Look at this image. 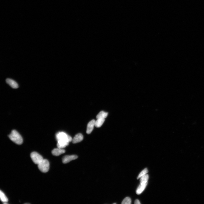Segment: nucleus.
Wrapping results in <instances>:
<instances>
[{"mask_svg": "<svg viewBox=\"0 0 204 204\" xmlns=\"http://www.w3.org/2000/svg\"><path fill=\"white\" fill-rule=\"evenodd\" d=\"M140 178V184L136 190V193L138 195L142 193L145 189L148 184L149 176L148 174H146Z\"/></svg>", "mask_w": 204, "mask_h": 204, "instance_id": "obj_1", "label": "nucleus"}, {"mask_svg": "<svg viewBox=\"0 0 204 204\" xmlns=\"http://www.w3.org/2000/svg\"><path fill=\"white\" fill-rule=\"evenodd\" d=\"M10 139L18 145H21L23 143V139L21 136L17 131L13 130L9 135Z\"/></svg>", "mask_w": 204, "mask_h": 204, "instance_id": "obj_2", "label": "nucleus"}, {"mask_svg": "<svg viewBox=\"0 0 204 204\" xmlns=\"http://www.w3.org/2000/svg\"><path fill=\"white\" fill-rule=\"evenodd\" d=\"M38 165L39 170L43 173H46L49 170V163L47 159H43Z\"/></svg>", "mask_w": 204, "mask_h": 204, "instance_id": "obj_3", "label": "nucleus"}, {"mask_svg": "<svg viewBox=\"0 0 204 204\" xmlns=\"http://www.w3.org/2000/svg\"><path fill=\"white\" fill-rule=\"evenodd\" d=\"M57 141L60 140H64L68 141L69 142L72 140L71 137L63 132H59L56 135Z\"/></svg>", "mask_w": 204, "mask_h": 204, "instance_id": "obj_4", "label": "nucleus"}, {"mask_svg": "<svg viewBox=\"0 0 204 204\" xmlns=\"http://www.w3.org/2000/svg\"><path fill=\"white\" fill-rule=\"evenodd\" d=\"M31 157L34 163L37 164L40 163L43 159L41 155L35 152H34L31 153Z\"/></svg>", "mask_w": 204, "mask_h": 204, "instance_id": "obj_5", "label": "nucleus"}, {"mask_svg": "<svg viewBox=\"0 0 204 204\" xmlns=\"http://www.w3.org/2000/svg\"><path fill=\"white\" fill-rule=\"evenodd\" d=\"M78 158V156L76 155H66L62 158V162L64 164H66L73 160L77 159Z\"/></svg>", "mask_w": 204, "mask_h": 204, "instance_id": "obj_6", "label": "nucleus"}, {"mask_svg": "<svg viewBox=\"0 0 204 204\" xmlns=\"http://www.w3.org/2000/svg\"><path fill=\"white\" fill-rule=\"evenodd\" d=\"M95 120H92L88 124L87 130V134H89L91 133L94 126H95Z\"/></svg>", "mask_w": 204, "mask_h": 204, "instance_id": "obj_7", "label": "nucleus"}, {"mask_svg": "<svg viewBox=\"0 0 204 204\" xmlns=\"http://www.w3.org/2000/svg\"><path fill=\"white\" fill-rule=\"evenodd\" d=\"M65 152L63 149H61L58 148L53 149L52 151V154L55 156H59L61 155L64 154Z\"/></svg>", "mask_w": 204, "mask_h": 204, "instance_id": "obj_8", "label": "nucleus"}, {"mask_svg": "<svg viewBox=\"0 0 204 204\" xmlns=\"http://www.w3.org/2000/svg\"><path fill=\"white\" fill-rule=\"evenodd\" d=\"M6 82L13 89H17L18 87L17 83L15 81L10 79H7Z\"/></svg>", "mask_w": 204, "mask_h": 204, "instance_id": "obj_9", "label": "nucleus"}, {"mask_svg": "<svg viewBox=\"0 0 204 204\" xmlns=\"http://www.w3.org/2000/svg\"><path fill=\"white\" fill-rule=\"evenodd\" d=\"M83 137L82 134L79 133L75 136L72 139V142L74 143H76L80 142L83 140Z\"/></svg>", "mask_w": 204, "mask_h": 204, "instance_id": "obj_10", "label": "nucleus"}, {"mask_svg": "<svg viewBox=\"0 0 204 204\" xmlns=\"http://www.w3.org/2000/svg\"><path fill=\"white\" fill-rule=\"evenodd\" d=\"M57 147L58 148L63 149L68 146L69 142L68 141L64 140H60L58 141Z\"/></svg>", "mask_w": 204, "mask_h": 204, "instance_id": "obj_11", "label": "nucleus"}, {"mask_svg": "<svg viewBox=\"0 0 204 204\" xmlns=\"http://www.w3.org/2000/svg\"><path fill=\"white\" fill-rule=\"evenodd\" d=\"M108 115V113L101 111L97 115L96 118L97 119H105L107 117Z\"/></svg>", "mask_w": 204, "mask_h": 204, "instance_id": "obj_12", "label": "nucleus"}, {"mask_svg": "<svg viewBox=\"0 0 204 204\" xmlns=\"http://www.w3.org/2000/svg\"><path fill=\"white\" fill-rule=\"evenodd\" d=\"M0 198L4 204L7 203V202H8V199L5 195L1 191H0Z\"/></svg>", "mask_w": 204, "mask_h": 204, "instance_id": "obj_13", "label": "nucleus"}, {"mask_svg": "<svg viewBox=\"0 0 204 204\" xmlns=\"http://www.w3.org/2000/svg\"><path fill=\"white\" fill-rule=\"evenodd\" d=\"M105 119H97L95 122V126L97 128L100 127L105 121Z\"/></svg>", "mask_w": 204, "mask_h": 204, "instance_id": "obj_14", "label": "nucleus"}, {"mask_svg": "<svg viewBox=\"0 0 204 204\" xmlns=\"http://www.w3.org/2000/svg\"><path fill=\"white\" fill-rule=\"evenodd\" d=\"M148 172V171L147 168L144 169L143 170L141 171L137 177V179H138L139 178H140L143 175L147 174V173Z\"/></svg>", "mask_w": 204, "mask_h": 204, "instance_id": "obj_15", "label": "nucleus"}, {"mask_svg": "<svg viewBox=\"0 0 204 204\" xmlns=\"http://www.w3.org/2000/svg\"><path fill=\"white\" fill-rule=\"evenodd\" d=\"M131 199L129 197H126L125 198L122 202V204H131Z\"/></svg>", "mask_w": 204, "mask_h": 204, "instance_id": "obj_16", "label": "nucleus"}, {"mask_svg": "<svg viewBox=\"0 0 204 204\" xmlns=\"http://www.w3.org/2000/svg\"><path fill=\"white\" fill-rule=\"evenodd\" d=\"M134 203L135 204H140L141 203H140L139 200H138V199H137V200H136L135 201Z\"/></svg>", "mask_w": 204, "mask_h": 204, "instance_id": "obj_17", "label": "nucleus"}]
</instances>
